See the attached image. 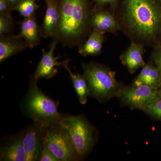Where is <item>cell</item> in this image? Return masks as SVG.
Masks as SVG:
<instances>
[{"instance_id": "ffe728a7", "label": "cell", "mask_w": 161, "mask_h": 161, "mask_svg": "<svg viewBox=\"0 0 161 161\" xmlns=\"http://www.w3.org/2000/svg\"><path fill=\"white\" fill-rule=\"evenodd\" d=\"M39 161H59L58 158L54 155L51 150L47 146L46 141L43 137L42 140V145L40 151Z\"/></svg>"}, {"instance_id": "7c38bea8", "label": "cell", "mask_w": 161, "mask_h": 161, "mask_svg": "<svg viewBox=\"0 0 161 161\" xmlns=\"http://www.w3.org/2000/svg\"><path fill=\"white\" fill-rule=\"evenodd\" d=\"M121 60L132 74L139 68L145 65L142 48L135 43L131 44L128 49L122 55Z\"/></svg>"}, {"instance_id": "9c48e42d", "label": "cell", "mask_w": 161, "mask_h": 161, "mask_svg": "<svg viewBox=\"0 0 161 161\" xmlns=\"http://www.w3.org/2000/svg\"><path fill=\"white\" fill-rule=\"evenodd\" d=\"M57 41L54 40L48 51H42V57L38 64L34 77L37 79L40 78L49 79L53 77L58 72L56 67L62 66V62H58V57L54 56V52Z\"/></svg>"}, {"instance_id": "d4e9b609", "label": "cell", "mask_w": 161, "mask_h": 161, "mask_svg": "<svg viewBox=\"0 0 161 161\" xmlns=\"http://www.w3.org/2000/svg\"><path fill=\"white\" fill-rule=\"evenodd\" d=\"M115 0H95L96 3L99 4H103L106 3H111L115 2Z\"/></svg>"}, {"instance_id": "8992f818", "label": "cell", "mask_w": 161, "mask_h": 161, "mask_svg": "<svg viewBox=\"0 0 161 161\" xmlns=\"http://www.w3.org/2000/svg\"><path fill=\"white\" fill-rule=\"evenodd\" d=\"M43 135L50 150L58 161L78 159L70 137L59 124L43 127Z\"/></svg>"}, {"instance_id": "52a82bcc", "label": "cell", "mask_w": 161, "mask_h": 161, "mask_svg": "<svg viewBox=\"0 0 161 161\" xmlns=\"http://www.w3.org/2000/svg\"><path fill=\"white\" fill-rule=\"evenodd\" d=\"M117 97L124 104L141 109L148 104L160 98L161 93L159 90L142 85L122 88Z\"/></svg>"}, {"instance_id": "d6986e66", "label": "cell", "mask_w": 161, "mask_h": 161, "mask_svg": "<svg viewBox=\"0 0 161 161\" xmlns=\"http://www.w3.org/2000/svg\"><path fill=\"white\" fill-rule=\"evenodd\" d=\"M141 109L152 117L161 119V97L145 106Z\"/></svg>"}, {"instance_id": "ba28073f", "label": "cell", "mask_w": 161, "mask_h": 161, "mask_svg": "<svg viewBox=\"0 0 161 161\" xmlns=\"http://www.w3.org/2000/svg\"><path fill=\"white\" fill-rule=\"evenodd\" d=\"M23 136V144L26 161L39 160L43 140V127L36 123Z\"/></svg>"}, {"instance_id": "484cf974", "label": "cell", "mask_w": 161, "mask_h": 161, "mask_svg": "<svg viewBox=\"0 0 161 161\" xmlns=\"http://www.w3.org/2000/svg\"><path fill=\"white\" fill-rule=\"evenodd\" d=\"M159 91H160V92L161 93V88H160V89H159Z\"/></svg>"}, {"instance_id": "7402d4cb", "label": "cell", "mask_w": 161, "mask_h": 161, "mask_svg": "<svg viewBox=\"0 0 161 161\" xmlns=\"http://www.w3.org/2000/svg\"><path fill=\"white\" fill-rule=\"evenodd\" d=\"M12 7L7 0H0V15L9 14Z\"/></svg>"}, {"instance_id": "9a60e30c", "label": "cell", "mask_w": 161, "mask_h": 161, "mask_svg": "<svg viewBox=\"0 0 161 161\" xmlns=\"http://www.w3.org/2000/svg\"><path fill=\"white\" fill-rule=\"evenodd\" d=\"M62 66L69 73L73 86L77 93L78 100L80 103L82 104L86 103L88 96L90 95V92L86 79L84 76L83 77L79 74L73 73L69 67L68 60L63 61Z\"/></svg>"}, {"instance_id": "e0dca14e", "label": "cell", "mask_w": 161, "mask_h": 161, "mask_svg": "<svg viewBox=\"0 0 161 161\" xmlns=\"http://www.w3.org/2000/svg\"><path fill=\"white\" fill-rule=\"evenodd\" d=\"M92 23L95 30L99 31H106L115 28L116 22L114 18L108 12L96 13L92 17Z\"/></svg>"}, {"instance_id": "cb8c5ba5", "label": "cell", "mask_w": 161, "mask_h": 161, "mask_svg": "<svg viewBox=\"0 0 161 161\" xmlns=\"http://www.w3.org/2000/svg\"><path fill=\"white\" fill-rule=\"evenodd\" d=\"M8 3L10 4V6L12 7L13 9L14 8L15 6H16L17 5L21 2L22 0H7Z\"/></svg>"}, {"instance_id": "277c9868", "label": "cell", "mask_w": 161, "mask_h": 161, "mask_svg": "<svg viewBox=\"0 0 161 161\" xmlns=\"http://www.w3.org/2000/svg\"><path fill=\"white\" fill-rule=\"evenodd\" d=\"M83 67L90 95L100 102L117 97L122 87L114 72L97 64H85Z\"/></svg>"}, {"instance_id": "4fadbf2b", "label": "cell", "mask_w": 161, "mask_h": 161, "mask_svg": "<svg viewBox=\"0 0 161 161\" xmlns=\"http://www.w3.org/2000/svg\"><path fill=\"white\" fill-rule=\"evenodd\" d=\"M18 36L1 37L0 39V62L24 49L27 46Z\"/></svg>"}, {"instance_id": "44dd1931", "label": "cell", "mask_w": 161, "mask_h": 161, "mask_svg": "<svg viewBox=\"0 0 161 161\" xmlns=\"http://www.w3.org/2000/svg\"><path fill=\"white\" fill-rule=\"evenodd\" d=\"M12 19L10 15H0V34L1 36L9 32L11 29Z\"/></svg>"}, {"instance_id": "5b68a950", "label": "cell", "mask_w": 161, "mask_h": 161, "mask_svg": "<svg viewBox=\"0 0 161 161\" xmlns=\"http://www.w3.org/2000/svg\"><path fill=\"white\" fill-rule=\"evenodd\" d=\"M59 125L69 134L78 159L84 157L94 142V130L91 124L81 116H62Z\"/></svg>"}, {"instance_id": "6da1fadb", "label": "cell", "mask_w": 161, "mask_h": 161, "mask_svg": "<svg viewBox=\"0 0 161 161\" xmlns=\"http://www.w3.org/2000/svg\"><path fill=\"white\" fill-rule=\"evenodd\" d=\"M128 26L139 36L152 38L161 27V9L154 0H126Z\"/></svg>"}, {"instance_id": "30bf717a", "label": "cell", "mask_w": 161, "mask_h": 161, "mask_svg": "<svg viewBox=\"0 0 161 161\" xmlns=\"http://www.w3.org/2000/svg\"><path fill=\"white\" fill-rule=\"evenodd\" d=\"M47 8L43 26L42 36H51L57 33L59 21V3L57 0H45Z\"/></svg>"}, {"instance_id": "ac0fdd59", "label": "cell", "mask_w": 161, "mask_h": 161, "mask_svg": "<svg viewBox=\"0 0 161 161\" xmlns=\"http://www.w3.org/2000/svg\"><path fill=\"white\" fill-rule=\"evenodd\" d=\"M38 8L35 0H22L14 9L17 10L24 18H27L33 16Z\"/></svg>"}, {"instance_id": "7a4b0ae2", "label": "cell", "mask_w": 161, "mask_h": 161, "mask_svg": "<svg viewBox=\"0 0 161 161\" xmlns=\"http://www.w3.org/2000/svg\"><path fill=\"white\" fill-rule=\"evenodd\" d=\"M57 33L64 40H75L82 34L87 19L86 0H60Z\"/></svg>"}, {"instance_id": "2e32d148", "label": "cell", "mask_w": 161, "mask_h": 161, "mask_svg": "<svg viewBox=\"0 0 161 161\" xmlns=\"http://www.w3.org/2000/svg\"><path fill=\"white\" fill-rule=\"evenodd\" d=\"M103 42L102 32L95 30L85 43L80 47L79 53L83 56L96 55L101 51Z\"/></svg>"}, {"instance_id": "5bb4252c", "label": "cell", "mask_w": 161, "mask_h": 161, "mask_svg": "<svg viewBox=\"0 0 161 161\" xmlns=\"http://www.w3.org/2000/svg\"><path fill=\"white\" fill-rule=\"evenodd\" d=\"M23 138L21 136L14 138L3 148L1 152V160L26 161Z\"/></svg>"}, {"instance_id": "603a6c76", "label": "cell", "mask_w": 161, "mask_h": 161, "mask_svg": "<svg viewBox=\"0 0 161 161\" xmlns=\"http://www.w3.org/2000/svg\"><path fill=\"white\" fill-rule=\"evenodd\" d=\"M154 60L157 68L158 69L161 78V50L156 54L154 57Z\"/></svg>"}, {"instance_id": "8fae6325", "label": "cell", "mask_w": 161, "mask_h": 161, "mask_svg": "<svg viewBox=\"0 0 161 161\" xmlns=\"http://www.w3.org/2000/svg\"><path fill=\"white\" fill-rule=\"evenodd\" d=\"M18 36L23 38L26 45L31 48L37 46L40 42V33L34 17L25 18L21 23L20 32Z\"/></svg>"}, {"instance_id": "3957f363", "label": "cell", "mask_w": 161, "mask_h": 161, "mask_svg": "<svg viewBox=\"0 0 161 161\" xmlns=\"http://www.w3.org/2000/svg\"><path fill=\"white\" fill-rule=\"evenodd\" d=\"M38 79H31L25 102L27 113L36 123L44 127L57 125L62 115L58 112L54 101L41 92L37 85Z\"/></svg>"}]
</instances>
